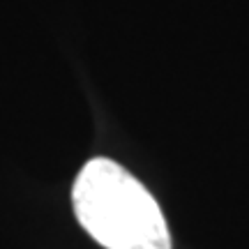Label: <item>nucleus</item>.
Segmentation results:
<instances>
[{
  "mask_svg": "<svg viewBox=\"0 0 249 249\" xmlns=\"http://www.w3.org/2000/svg\"><path fill=\"white\" fill-rule=\"evenodd\" d=\"M71 203L79 224L104 249H171L160 203L113 160L95 157L79 171Z\"/></svg>",
  "mask_w": 249,
  "mask_h": 249,
  "instance_id": "nucleus-1",
  "label": "nucleus"
}]
</instances>
